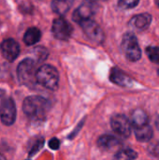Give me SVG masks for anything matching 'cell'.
Listing matches in <instances>:
<instances>
[{"label": "cell", "mask_w": 159, "mask_h": 160, "mask_svg": "<svg viewBox=\"0 0 159 160\" xmlns=\"http://www.w3.org/2000/svg\"><path fill=\"white\" fill-rule=\"evenodd\" d=\"M36 74V62L31 58L23 59L17 68V76L19 82L25 86H30L37 82Z\"/></svg>", "instance_id": "obj_3"}, {"label": "cell", "mask_w": 159, "mask_h": 160, "mask_svg": "<svg viewBox=\"0 0 159 160\" xmlns=\"http://www.w3.org/2000/svg\"><path fill=\"white\" fill-rule=\"evenodd\" d=\"M0 160H7V159H6V158H5L2 154H0Z\"/></svg>", "instance_id": "obj_25"}, {"label": "cell", "mask_w": 159, "mask_h": 160, "mask_svg": "<svg viewBox=\"0 0 159 160\" xmlns=\"http://www.w3.org/2000/svg\"><path fill=\"white\" fill-rule=\"evenodd\" d=\"M97 9V0H84L82 4L74 11L73 20L78 23L89 20L94 16Z\"/></svg>", "instance_id": "obj_5"}, {"label": "cell", "mask_w": 159, "mask_h": 160, "mask_svg": "<svg viewBox=\"0 0 159 160\" xmlns=\"http://www.w3.org/2000/svg\"><path fill=\"white\" fill-rule=\"evenodd\" d=\"M152 22V16L149 13H141L139 15L134 16L130 20V26L139 30V31H143L146 30Z\"/></svg>", "instance_id": "obj_12"}, {"label": "cell", "mask_w": 159, "mask_h": 160, "mask_svg": "<svg viewBox=\"0 0 159 160\" xmlns=\"http://www.w3.org/2000/svg\"><path fill=\"white\" fill-rule=\"evenodd\" d=\"M80 25L82 26L84 34L89 38L90 40L96 43H101L104 40L105 37L101 27L92 19L82 22Z\"/></svg>", "instance_id": "obj_9"}, {"label": "cell", "mask_w": 159, "mask_h": 160, "mask_svg": "<svg viewBox=\"0 0 159 160\" xmlns=\"http://www.w3.org/2000/svg\"><path fill=\"white\" fill-rule=\"evenodd\" d=\"M5 98H5V92L3 90H0V107L3 103V101L5 100Z\"/></svg>", "instance_id": "obj_24"}, {"label": "cell", "mask_w": 159, "mask_h": 160, "mask_svg": "<svg viewBox=\"0 0 159 160\" xmlns=\"http://www.w3.org/2000/svg\"><path fill=\"white\" fill-rule=\"evenodd\" d=\"M157 73H158V75H159V68H158V70H157Z\"/></svg>", "instance_id": "obj_27"}, {"label": "cell", "mask_w": 159, "mask_h": 160, "mask_svg": "<svg viewBox=\"0 0 159 160\" xmlns=\"http://www.w3.org/2000/svg\"><path fill=\"white\" fill-rule=\"evenodd\" d=\"M111 126L112 130L123 138H128L131 135V121L123 114H116L112 117Z\"/></svg>", "instance_id": "obj_6"}, {"label": "cell", "mask_w": 159, "mask_h": 160, "mask_svg": "<svg viewBox=\"0 0 159 160\" xmlns=\"http://www.w3.org/2000/svg\"><path fill=\"white\" fill-rule=\"evenodd\" d=\"M16 105L11 98H6L0 107V119L5 126H11L16 120Z\"/></svg>", "instance_id": "obj_8"}, {"label": "cell", "mask_w": 159, "mask_h": 160, "mask_svg": "<svg viewBox=\"0 0 159 160\" xmlns=\"http://www.w3.org/2000/svg\"><path fill=\"white\" fill-rule=\"evenodd\" d=\"M52 32L55 38L59 40H67L73 32V27L65 18L59 17L53 21Z\"/></svg>", "instance_id": "obj_7"}, {"label": "cell", "mask_w": 159, "mask_h": 160, "mask_svg": "<svg viewBox=\"0 0 159 160\" xmlns=\"http://www.w3.org/2000/svg\"><path fill=\"white\" fill-rule=\"evenodd\" d=\"M43 140H38L34 145H33V147H32V149L30 150V156H33V155H35L37 152H38L39 151V149L43 146Z\"/></svg>", "instance_id": "obj_22"}, {"label": "cell", "mask_w": 159, "mask_h": 160, "mask_svg": "<svg viewBox=\"0 0 159 160\" xmlns=\"http://www.w3.org/2000/svg\"><path fill=\"white\" fill-rule=\"evenodd\" d=\"M97 145L104 151H115L117 150L121 143L120 141L112 135H103L97 140Z\"/></svg>", "instance_id": "obj_13"}, {"label": "cell", "mask_w": 159, "mask_h": 160, "mask_svg": "<svg viewBox=\"0 0 159 160\" xmlns=\"http://www.w3.org/2000/svg\"><path fill=\"white\" fill-rule=\"evenodd\" d=\"M121 49L127 59L131 62H136L142 57V50L138 43L137 38L132 33H127L124 35Z\"/></svg>", "instance_id": "obj_4"}, {"label": "cell", "mask_w": 159, "mask_h": 160, "mask_svg": "<svg viewBox=\"0 0 159 160\" xmlns=\"http://www.w3.org/2000/svg\"><path fill=\"white\" fill-rule=\"evenodd\" d=\"M49 146H50V148L52 149V150H57V149L59 148V146H60V142H59V140L56 139V138H52V139L49 142Z\"/></svg>", "instance_id": "obj_23"}, {"label": "cell", "mask_w": 159, "mask_h": 160, "mask_svg": "<svg viewBox=\"0 0 159 160\" xmlns=\"http://www.w3.org/2000/svg\"><path fill=\"white\" fill-rule=\"evenodd\" d=\"M34 53L36 54V57H37V60L41 62V61H44L47 56H48V52L45 48L43 47H37L35 50H34Z\"/></svg>", "instance_id": "obj_21"}, {"label": "cell", "mask_w": 159, "mask_h": 160, "mask_svg": "<svg viewBox=\"0 0 159 160\" xmlns=\"http://www.w3.org/2000/svg\"><path fill=\"white\" fill-rule=\"evenodd\" d=\"M74 0H52V9L60 15L67 13L72 6Z\"/></svg>", "instance_id": "obj_17"}, {"label": "cell", "mask_w": 159, "mask_h": 160, "mask_svg": "<svg viewBox=\"0 0 159 160\" xmlns=\"http://www.w3.org/2000/svg\"><path fill=\"white\" fill-rule=\"evenodd\" d=\"M0 50L3 57L9 62L14 61L20 54V46L18 42L12 38H7L2 41Z\"/></svg>", "instance_id": "obj_10"}, {"label": "cell", "mask_w": 159, "mask_h": 160, "mask_svg": "<svg viewBox=\"0 0 159 160\" xmlns=\"http://www.w3.org/2000/svg\"><path fill=\"white\" fill-rule=\"evenodd\" d=\"M131 124L132 127L134 128H141L143 126L148 125V115L147 113L141 110V109H137L133 112L132 115H131Z\"/></svg>", "instance_id": "obj_14"}, {"label": "cell", "mask_w": 159, "mask_h": 160, "mask_svg": "<svg viewBox=\"0 0 159 160\" xmlns=\"http://www.w3.org/2000/svg\"><path fill=\"white\" fill-rule=\"evenodd\" d=\"M110 79L113 83L123 86V87H128V86H131L132 84L131 78L127 76L124 71L119 69L118 68H113L111 70Z\"/></svg>", "instance_id": "obj_11"}, {"label": "cell", "mask_w": 159, "mask_h": 160, "mask_svg": "<svg viewBox=\"0 0 159 160\" xmlns=\"http://www.w3.org/2000/svg\"><path fill=\"white\" fill-rule=\"evenodd\" d=\"M156 4L159 7V0H156Z\"/></svg>", "instance_id": "obj_26"}, {"label": "cell", "mask_w": 159, "mask_h": 160, "mask_svg": "<svg viewBox=\"0 0 159 160\" xmlns=\"http://www.w3.org/2000/svg\"><path fill=\"white\" fill-rule=\"evenodd\" d=\"M140 0H119L118 6L122 9H129L135 8L139 4Z\"/></svg>", "instance_id": "obj_20"}, {"label": "cell", "mask_w": 159, "mask_h": 160, "mask_svg": "<svg viewBox=\"0 0 159 160\" xmlns=\"http://www.w3.org/2000/svg\"><path fill=\"white\" fill-rule=\"evenodd\" d=\"M146 54L150 61L155 64H159V47L149 46L146 48Z\"/></svg>", "instance_id": "obj_19"}, {"label": "cell", "mask_w": 159, "mask_h": 160, "mask_svg": "<svg viewBox=\"0 0 159 160\" xmlns=\"http://www.w3.org/2000/svg\"><path fill=\"white\" fill-rule=\"evenodd\" d=\"M153 134H154L153 133V129L149 126V124L146 125V126H143V127L136 128H135V136H136V139L139 142H149L152 139Z\"/></svg>", "instance_id": "obj_16"}, {"label": "cell", "mask_w": 159, "mask_h": 160, "mask_svg": "<svg viewBox=\"0 0 159 160\" xmlns=\"http://www.w3.org/2000/svg\"><path fill=\"white\" fill-rule=\"evenodd\" d=\"M37 82L49 90H56L59 83L57 69L51 65H43L37 69Z\"/></svg>", "instance_id": "obj_2"}, {"label": "cell", "mask_w": 159, "mask_h": 160, "mask_svg": "<svg viewBox=\"0 0 159 160\" xmlns=\"http://www.w3.org/2000/svg\"><path fill=\"white\" fill-rule=\"evenodd\" d=\"M49 110V101L40 96L27 97L22 103V111L24 114L31 120L38 121L44 119Z\"/></svg>", "instance_id": "obj_1"}, {"label": "cell", "mask_w": 159, "mask_h": 160, "mask_svg": "<svg viewBox=\"0 0 159 160\" xmlns=\"http://www.w3.org/2000/svg\"><path fill=\"white\" fill-rule=\"evenodd\" d=\"M138 158L137 152L132 149L126 148L118 151L113 157V160H135Z\"/></svg>", "instance_id": "obj_18"}, {"label": "cell", "mask_w": 159, "mask_h": 160, "mask_svg": "<svg viewBox=\"0 0 159 160\" xmlns=\"http://www.w3.org/2000/svg\"><path fill=\"white\" fill-rule=\"evenodd\" d=\"M41 38V32L38 28L37 27H30L28 28L23 36V42L28 45H34L36 43H37L40 40Z\"/></svg>", "instance_id": "obj_15"}]
</instances>
